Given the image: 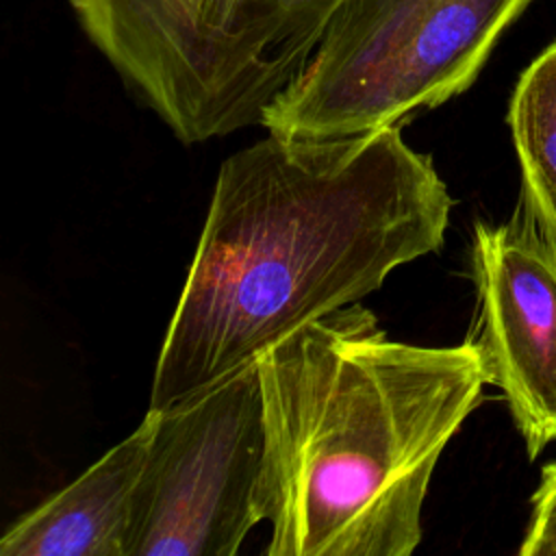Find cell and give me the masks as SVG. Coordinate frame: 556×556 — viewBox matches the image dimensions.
Returning a JSON list of instances; mask_svg holds the SVG:
<instances>
[{"label": "cell", "mask_w": 556, "mask_h": 556, "mask_svg": "<svg viewBox=\"0 0 556 556\" xmlns=\"http://www.w3.org/2000/svg\"><path fill=\"white\" fill-rule=\"evenodd\" d=\"M452 195L402 126L345 139L269 135L228 156L169 319L148 410H172L300 326L361 302L443 245Z\"/></svg>", "instance_id": "6da1fadb"}, {"label": "cell", "mask_w": 556, "mask_h": 556, "mask_svg": "<svg viewBox=\"0 0 556 556\" xmlns=\"http://www.w3.org/2000/svg\"><path fill=\"white\" fill-rule=\"evenodd\" d=\"M267 556H410L434 467L482 400L473 339L393 341L361 302L258 361Z\"/></svg>", "instance_id": "7a4b0ae2"}, {"label": "cell", "mask_w": 556, "mask_h": 556, "mask_svg": "<svg viewBox=\"0 0 556 556\" xmlns=\"http://www.w3.org/2000/svg\"><path fill=\"white\" fill-rule=\"evenodd\" d=\"M339 0H72L80 28L182 143L263 122Z\"/></svg>", "instance_id": "3957f363"}, {"label": "cell", "mask_w": 556, "mask_h": 556, "mask_svg": "<svg viewBox=\"0 0 556 556\" xmlns=\"http://www.w3.org/2000/svg\"><path fill=\"white\" fill-rule=\"evenodd\" d=\"M532 0H339L293 85L261 126L345 139L404 126L467 91Z\"/></svg>", "instance_id": "277c9868"}, {"label": "cell", "mask_w": 556, "mask_h": 556, "mask_svg": "<svg viewBox=\"0 0 556 556\" xmlns=\"http://www.w3.org/2000/svg\"><path fill=\"white\" fill-rule=\"evenodd\" d=\"M141 471L128 556H235L263 521L265 417L258 363L172 410Z\"/></svg>", "instance_id": "5b68a950"}, {"label": "cell", "mask_w": 556, "mask_h": 556, "mask_svg": "<svg viewBox=\"0 0 556 556\" xmlns=\"http://www.w3.org/2000/svg\"><path fill=\"white\" fill-rule=\"evenodd\" d=\"M476 345L534 460L556 441V243L521 208L471 241Z\"/></svg>", "instance_id": "8992f818"}, {"label": "cell", "mask_w": 556, "mask_h": 556, "mask_svg": "<svg viewBox=\"0 0 556 556\" xmlns=\"http://www.w3.org/2000/svg\"><path fill=\"white\" fill-rule=\"evenodd\" d=\"M156 413L72 484L20 517L0 539L2 556H128L135 493Z\"/></svg>", "instance_id": "52a82bcc"}, {"label": "cell", "mask_w": 556, "mask_h": 556, "mask_svg": "<svg viewBox=\"0 0 556 556\" xmlns=\"http://www.w3.org/2000/svg\"><path fill=\"white\" fill-rule=\"evenodd\" d=\"M521 169V198L556 243V41L517 78L506 115Z\"/></svg>", "instance_id": "ba28073f"}, {"label": "cell", "mask_w": 556, "mask_h": 556, "mask_svg": "<svg viewBox=\"0 0 556 556\" xmlns=\"http://www.w3.org/2000/svg\"><path fill=\"white\" fill-rule=\"evenodd\" d=\"M521 556H556V463L541 471L539 486L532 495V515L523 534Z\"/></svg>", "instance_id": "9c48e42d"}]
</instances>
